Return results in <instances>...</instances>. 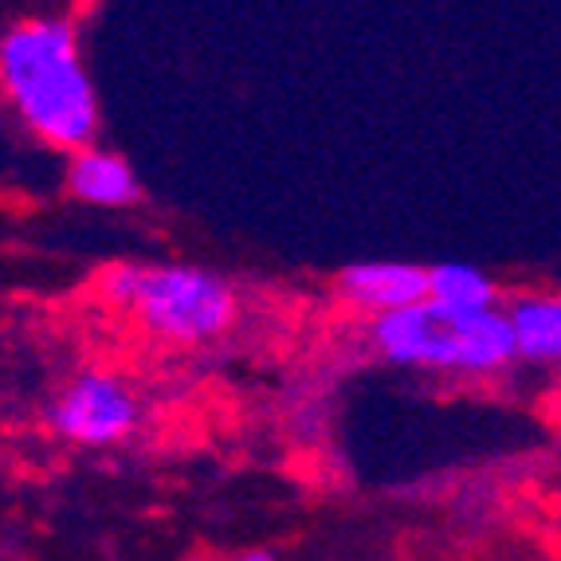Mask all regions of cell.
I'll return each instance as SVG.
<instances>
[{
    "label": "cell",
    "mask_w": 561,
    "mask_h": 561,
    "mask_svg": "<svg viewBox=\"0 0 561 561\" xmlns=\"http://www.w3.org/2000/svg\"><path fill=\"white\" fill-rule=\"evenodd\" d=\"M0 71L12 103L47 141L83 150L99 122L91 79L79 64L76 32L64 20H28L0 44Z\"/></svg>",
    "instance_id": "cell-1"
},
{
    "label": "cell",
    "mask_w": 561,
    "mask_h": 561,
    "mask_svg": "<svg viewBox=\"0 0 561 561\" xmlns=\"http://www.w3.org/2000/svg\"><path fill=\"white\" fill-rule=\"evenodd\" d=\"M374 342L397 365L436 369H495L518 354L511 314L499 310H451L424 299L374 322Z\"/></svg>",
    "instance_id": "cell-2"
},
{
    "label": "cell",
    "mask_w": 561,
    "mask_h": 561,
    "mask_svg": "<svg viewBox=\"0 0 561 561\" xmlns=\"http://www.w3.org/2000/svg\"><path fill=\"white\" fill-rule=\"evenodd\" d=\"M134 310L158 334L201 342L232 322L236 295L220 275L201 267H150Z\"/></svg>",
    "instance_id": "cell-3"
},
{
    "label": "cell",
    "mask_w": 561,
    "mask_h": 561,
    "mask_svg": "<svg viewBox=\"0 0 561 561\" xmlns=\"http://www.w3.org/2000/svg\"><path fill=\"white\" fill-rule=\"evenodd\" d=\"M51 424L59 436L76 444H114L122 436H130L138 424V404L126 393V385L103 374H83L51 409Z\"/></svg>",
    "instance_id": "cell-4"
},
{
    "label": "cell",
    "mask_w": 561,
    "mask_h": 561,
    "mask_svg": "<svg viewBox=\"0 0 561 561\" xmlns=\"http://www.w3.org/2000/svg\"><path fill=\"white\" fill-rule=\"evenodd\" d=\"M337 283L357 307L381 310V314L432 299V272L412 267V263H354L337 275Z\"/></svg>",
    "instance_id": "cell-5"
},
{
    "label": "cell",
    "mask_w": 561,
    "mask_h": 561,
    "mask_svg": "<svg viewBox=\"0 0 561 561\" xmlns=\"http://www.w3.org/2000/svg\"><path fill=\"white\" fill-rule=\"evenodd\" d=\"M71 188H76V197L91 201V205H130L141 193L134 169L103 150L76 153V161H71Z\"/></svg>",
    "instance_id": "cell-6"
},
{
    "label": "cell",
    "mask_w": 561,
    "mask_h": 561,
    "mask_svg": "<svg viewBox=\"0 0 561 561\" xmlns=\"http://www.w3.org/2000/svg\"><path fill=\"white\" fill-rule=\"evenodd\" d=\"M511 327L518 337V354L534 362L561 357V299H523L511 310Z\"/></svg>",
    "instance_id": "cell-7"
},
{
    "label": "cell",
    "mask_w": 561,
    "mask_h": 561,
    "mask_svg": "<svg viewBox=\"0 0 561 561\" xmlns=\"http://www.w3.org/2000/svg\"><path fill=\"white\" fill-rule=\"evenodd\" d=\"M432 299L451 310H491L495 283L468 263H440V267H432Z\"/></svg>",
    "instance_id": "cell-8"
},
{
    "label": "cell",
    "mask_w": 561,
    "mask_h": 561,
    "mask_svg": "<svg viewBox=\"0 0 561 561\" xmlns=\"http://www.w3.org/2000/svg\"><path fill=\"white\" fill-rule=\"evenodd\" d=\"M141 283H146V267H134V263H118V267H111L103 279V290L111 295L114 302H126V307H134L141 295Z\"/></svg>",
    "instance_id": "cell-9"
},
{
    "label": "cell",
    "mask_w": 561,
    "mask_h": 561,
    "mask_svg": "<svg viewBox=\"0 0 561 561\" xmlns=\"http://www.w3.org/2000/svg\"><path fill=\"white\" fill-rule=\"evenodd\" d=\"M240 561H275V553L272 550H248Z\"/></svg>",
    "instance_id": "cell-10"
}]
</instances>
